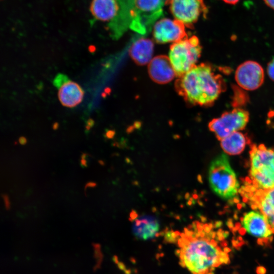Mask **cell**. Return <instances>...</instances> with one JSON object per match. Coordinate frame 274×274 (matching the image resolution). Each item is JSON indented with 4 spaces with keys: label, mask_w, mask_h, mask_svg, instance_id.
Returning <instances> with one entry per match:
<instances>
[{
    "label": "cell",
    "mask_w": 274,
    "mask_h": 274,
    "mask_svg": "<svg viewBox=\"0 0 274 274\" xmlns=\"http://www.w3.org/2000/svg\"><path fill=\"white\" fill-rule=\"evenodd\" d=\"M212 225L196 221L181 232H172L168 239L176 241L180 264L191 274H214L215 268L229 258L216 240Z\"/></svg>",
    "instance_id": "obj_1"
},
{
    "label": "cell",
    "mask_w": 274,
    "mask_h": 274,
    "mask_svg": "<svg viewBox=\"0 0 274 274\" xmlns=\"http://www.w3.org/2000/svg\"><path fill=\"white\" fill-rule=\"evenodd\" d=\"M225 86L222 76L206 63L196 65L175 83L176 91L188 104L205 107L212 105Z\"/></svg>",
    "instance_id": "obj_2"
},
{
    "label": "cell",
    "mask_w": 274,
    "mask_h": 274,
    "mask_svg": "<svg viewBox=\"0 0 274 274\" xmlns=\"http://www.w3.org/2000/svg\"><path fill=\"white\" fill-rule=\"evenodd\" d=\"M120 10L109 23L114 37L118 38L130 28L142 35L150 32L163 14V0H118Z\"/></svg>",
    "instance_id": "obj_3"
},
{
    "label": "cell",
    "mask_w": 274,
    "mask_h": 274,
    "mask_svg": "<svg viewBox=\"0 0 274 274\" xmlns=\"http://www.w3.org/2000/svg\"><path fill=\"white\" fill-rule=\"evenodd\" d=\"M208 180L212 190L224 199H231L239 191V184L225 153L218 156L211 162Z\"/></svg>",
    "instance_id": "obj_4"
},
{
    "label": "cell",
    "mask_w": 274,
    "mask_h": 274,
    "mask_svg": "<svg viewBox=\"0 0 274 274\" xmlns=\"http://www.w3.org/2000/svg\"><path fill=\"white\" fill-rule=\"evenodd\" d=\"M250 176L253 186L260 189L274 187V150L253 145L250 152Z\"/></svg>",
    "instance_id": "obj_5"
},
{
    "label": "cell",
    "mask_w": 274,
    "mask_h": 274,
    "mask_svg": "<svg viewBox=\"0 0 274 274\" xmlns=\"http://www.w3.org/2000/svg\"><path fill=\"white\" fill-rule=\"evenodd\" d=\"M201 50L199 39L195 36L185 38L172 44L168 57L178 78L196 65Z\"/></svg>",
    "instance_id": "obj_6"
},
{
    "label": "cell",
    "mask_w": 274,
    "mask_h": 274,
    "mask_svg": "<svg viewBox=\"0 0 274 274\" xmlns=\"http://www.w3.org/2000/svg\"><path fill=\"white\" fill-rule=\"evenodd\" d=\"M249 120V113L242 108L223 113L209 123V129L221 140L231 133L244 129Z\"/></svg>",
    "instance_id": "obj_7"
},
{
    "label": "cell",
    "mask_w": 274,
    "mask_h": 274,
    "mask_svg": "<svg viewBox=\"0 0 274 274\" xmlns=\"http://www.w3.org/2000/svg\"><path fill=\"white\" fill-rule=\"evenodd\" d=\"M167 4L176 19L191 28L202 14L206 16L207 8L203 0H168Z\"/></svg>",
    "instance_id": "obj_8"
},
{
    "label": "cell",
    "mask_w": 274,
    "mask_h": 274,
    "mask_svg": "<svg viewBox=\"0 0 274 274\" xmlns=\"http://www.w3.org/2000/svg\"><path fill=\"white\" fill-rule=\"evenodd\" d=\"M242 190L244 191L245 197L250 200L252 207L259 209L265 216L274 233V187L264 190L250 185Z\"/></svg>",
    "instance_id": "obj_9"
},
{
    "label": "cell",
    "mask_w": 274,
    "mask_h": 274,
    "mask_svg": "<svg viewBox=\"0 0 274 274\" xmlns=\"http://www.w3.org/2000/svg\"><path fill=\"white\" fill-rule=\"evenodd\" d=\"M264 73L261 65L256 61L248 60L241 64L235 72V80L244 90L252 91L263 84Z\"/></svg>",
    "instance_id": "obj_10"
},
{
    "label": "cell",
    "mask_w": 274,
    "mask_h": 274,
    "mask_svg": "<svg viewBox=\"0 0 274 274\" xmlns=\"http://www.w3.org/2000/svg\"><path fill=\"white\" fill-rule=\"evenodd\" d=\"M153 35L155 41L159 44L174 43L188 37L185 25L176 19L163 18L156 22Z\"/></svg>",
    "instance_id": "obj_11"
},
{
    "label": "cell",
    "mask_w": 274,
    "mask_h": 274,
    "mask_svg": "<svg viewBox=\"0 0 274 274\" xmlns=\"http://www.w3.org/2000/svg\"><path fill=\"white\" fill-rule=\"evenodd\" d=\"M53 83L58 89V98L63 106L73 108L82 101L84 91L78 83L71 80L65 75L58 74Z\"/></svg>",
    "instance_id": "obj_12"
},
{
    "label": "cell",
    "mask_w": 274,
    "mask_h": 274,
    "mask_svg": "<svg viewBox=\"0 0 274 274\" xmlns=\"http://www.w3.org/2000/svg\"><path fill=\"white\" fill-rule=\"evenodd\" d=\"M241 222L247 232L260 239L269 238L273 233L265 216L258 211L246 213Z\"/></svg>",
    "instance_id": "obj_13"
},
{
    "label": "cell",
    "mask_w": 274,
    "mask_h": 274,
    "mask_svg": "<svg viewBox=\"0 0 274 274\" xmlns=\"http://www.w3.org/2000/svg\"><path fill=\"white\" fill-rule=\"evenodd\" d=\"M148 73L154 82L160 84L169 82L176 76L169 57L165 55L152 58L149 63Z\"/></svg>",
    "instance_id": "obj_14"
},
{
    "label": "cell",
    "mask_w": 274,
    "mask_h": 274,
    "mask_svg": "<svg viewBox=\"0 0 274 274\" xmlns=\"http://www.w3.org/2000/svg\"><path fill=\"white\" fill-rule=\"evenodd\" d=\"M132 231L139 239H152L158 234L160 226L158 220L148 215L133 216Z\"/></svg>",
    "instance_id": "obj_15"
},
{
    "label": "cell",
    "mask_w": 274,
    "mask_h": 274,
    "mask_svg": "<svg viewBox=\"0 0 274 274\" xmlns=\"http://www.w3.org/2000/svg\"><path fill=\"white\" fill-rule=\"evenodd\" d=\"M119 10L118 0H92L90 6V11L94 18L104 22L113 21Z\"/></svg>",
    "instance_id": "obj_16"
},
{
    "label": "cell",
    "mask_w": 274,
    "mask_h": 274,
    "mask_svg": "<svg viewBox=\"0 0 274 274\" xmlns=\"http://www.w3.org/2000/svg\"><path fill=\"white\" fill-rule=\"evenodd\" d=\"M154 51L153 42L144 38L135 41L129 49V54L132 60L138 65H144L152 60Z\"/></svg>",
    "instance_id": "obj_17"
},
{
    "label": "cell",
    "mask_w": 274,
    "mask_h": 274,
    "mask_svg": "<svg viewBox=\"0 0 274 274\" xmlns=\"http://www.w3.org/2000/svg\"><path fill=\"white\" fill-rule=\"evenodd\" d=\"M248 138L239 131L234 132L220 140L225 153L235 155L241 154L248 144Z\"/></svg>",
    "instance_id": "obj_18"
},
{
    "label": "cell",
    "mask_w": 274,
    "mask_h": 274,
    "mask_svg": "<svg viewBox=\"0 0 274 274\" xmlns=\"http://www.w3.org/2000/svg\"><path fill=\"white\" fill-rule=\"evenodd\" d=\"M233 89V96L232 105L234 108H241V106L247 103L248 101V95L242 88H239L235 86Z\"/></svg>",
    "instance_id": "obj_19"
},
{
    "label": "cell",
    "mask_w": 274,
    "mask_h": 274,
    "mask_svg": "<svg viewBox=\"0 0 274 274\" xmlns=\"http://www.w3.org/2000/svg\"><path fill=\"white\" fill-rule=\"evenodd\" d=\"M92 246L94 251V258L95 260V264L93 267V270L96 271L100 267L103 255L101 251L100 244L93 243Z\"/></svg>",
    "instance_id": "obj_20"
},
{
    "label": "cell",
    "mask_w": 274,
    "mask_h": 274,
    "mask_svg": "<svg viewBox=\"0 0 274 274\" xmlns=\"http://www.w3.org/2000/svg\"><path fill=\"white\" fill-rule=\"evenodd\" d=\"M267 72L270 79L274 81V58L268 62Z\"/></svg>",
    "instance_id": "obj_21"
},
{
    "label": "cell",
    "mask_w": 274,
    "mask_h": 274,
    "mask_svg": "<svg viewBox=\"0 0 274 274\" xmlns=\"http://www.w3.org/2000/svg\"><path fill=\"white\" fill-rule=\"evenodd\" d=\"M2 197L5 203V208L6 210H9L11 208V203L8 195L6 194H4L2 195Z\"/></svg>",
    "instance_id": "obj_22"
},
{
    "label": "cell",
    "mask_w": 274,
    "mask_h": 274,
    "mask_svg": "<svg viewBox=\"0 0 274 274\" xmlns=\"http://www.w3.org/2000/svg\"><path fill=\"white\" fill-rule=\"evenodd\" d=\"M96 186V184L93 182H89L87 183L84 187L85 194L86 195V191L87 188H93Z\"/></svg>",
    "instance_id": "obj_23"
},
{
    "label": "cell",
    "mask_w": 274,
    "mask_h": 274,
    "mask_svg": "<svg viewBox=\"0 0 274 274\" xmlns=\"http://www.w3.org/2000/svg\"><path fill=\"white\" fill-rule=\"evenodd\" d=\"M266 269L263 266H259L257 268L256 272L257 274H265L266 273Z\"/></svg>",
    "instance_id": "obj_24"
},
{
    "label": "cell",
    "mask_w": 274,
    "mask_h": 274,
    "mask_svg": "<svg viewBox=\"0 0 274 274\" xmlns=\"http://www.w3.org/2000/svg\"><path fill=\"white\" fill-rule=\"evenodd\" d=\"M269 8L274 9V0H263Z\"/></svg>",
    "instance_id": "obj_25"
},
{
    "label": "cell",
    "mask_w": 274,
    "mask_h": 274,
    "mask_svg": "<svg viewBox=\"0 0 274 274\" xmlns=\"http://www.w3.org/2000/svg\"><path fill=\"white\" fill-rule=\"evenodd\" d=\"M80 164L83 167H86L87 166V161L85 158H81L80 160Z\"/></svg>",
    "instance_id": "obj_26"
},
{
    "label": "cell",
    "mask_w": 274,
    "mask_h": 274,
    "mask_svg": "<svg viewBox=\"0 0 274 274\" xmlns=\"http://www.w3.org/2000/svg\"><path fill=\"white\" fill-rule=\"evenodd\" d=\"M223 1L227 4L234 5V4H236L239 0H223Z\"/></svg>",
    "instance_id": "obj_27"
},
{
    "label": "cell",
    "mask_w": 274,
    "mask_h": 274,
    "mask_svg": "<svg viewBox=\"0 0 274 274\" xmlns=\"http://www.w3.org/2000/svg\"><path fill=\"white\" fill-rule=\"evenodd\" d=\"M19 142L21 145H25L27 142V140L24 137H20L19 139Z\"/></svg>",
    "instance_id": "obj_28"
}]
</instances>
